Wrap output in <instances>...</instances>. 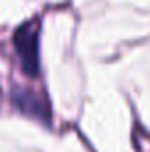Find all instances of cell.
I'll return each instance as SVG.
<instances>
[{
    "label": "cell",
    "instance_id": "cell-1",
    "mask_svg": "<svg viewBox=\"0 0 150 152\" xmlns=\"http://www.w3.org/2000/svg\"><path fill=\"white\" fill-rule=\"evenodd\" d=\"M14 46L21 58L25 73L36 76L39 73V23L27 21L14 34Z\"/></svg>",
    "mask_w": 150,
    "mask_h": 152
},
{
    "label": "cell",
    "instance_id": "cell-2",
    "mask_svg": "<svg viewBox=\"0 0 150 152\" xmlns=\"http://www.w3.org/2000/svg\"><path fill=\"white\" fill-rule=\"evenodd\" d=\"M12 103L16 104L18 110H21L23 113L27 115H32V117H39V118H46L48 113L44 110L42 104H39L37 97L23 88H16L12 92Z\"/></svg>",
    "mask_w": 150,
    "mask_h": 152
}]
</instances>
